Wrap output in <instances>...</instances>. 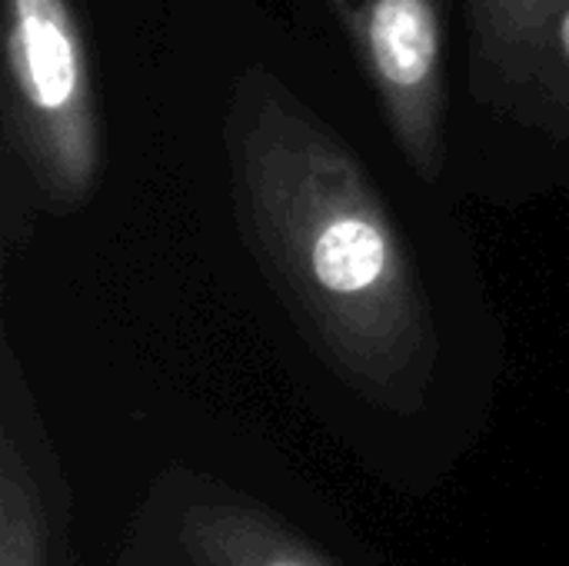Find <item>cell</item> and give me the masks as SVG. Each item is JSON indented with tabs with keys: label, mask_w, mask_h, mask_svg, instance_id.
Instances as JSON below:
<instances>
[{
	"label": "cell",
	"mask_w": 569,
	"mask_h": 566,
	"mask_svg": "<svg viewBox=\"0 0 569 566\" xmlns=\"http://www.w3.org/2000/svg\"><path fill=\"white\" fill-rule=\"evenodd\" d=\"M223 143L237 227L303 340L370 407L423 410L433 310L357 153L267 67L233 80Z\"/></svg>",
	"instance_id": "1"
},
{
	"label": "cell",
	"mask_w": 569,
	"mask_h": 566,
	"mask_svg": "<svg viewBox=\"0 0 569 566\" xmlns=\"http://www.w3.org/2000/svg\"><path fill=\"white\" fill-rule=\"evenodd\" d=\"M10 133L50 203H80L97 177L100 140L87 50L70 0H7Z\"/></svg>",
	"instance_id": "2"
},
{
	"label": "cell",
	"mask_w": 569,
	"mask_h": 566,
	"mask_svg": "<svg viewBox=\"0 0 569 566\" xmlns=\"http://www.w3.org/2000/svg\"><path fill=\"white\" fill-rule=\"evenodd\" d=\"M110 566H350L313 527L223 477L167 470L133 510Z\"/></svg>",
	"instance_id": "3"
},
{
	"label": "cell",
	"mask_w": 569,
	"mask_h": 566,
	"mask_svg": "<svg viewBox=\"0 0 569 566\" xmlns=\"http://www.w3.org/2000/svg\"><path fill=\"white\" fill-rule=\"evenodd\" d=\"M357 50L407 163L433 183L447 140V40L440 0H327Z\"/></svg>",
	"instance_id": "4"
},
{
	"label": "cell",
	"mask_w": 569,
	"mask_h": 566,
	"mask_svg": "<svg viewBox=\"0 0 569 566\" xmlns=\"http://www.w3.org/2000/svg\"><path fill=\"white\" fill-rule=\"evenodd\" d=\"M470 93L550 137H569V0H463Z\"/></svg>",
	"instance_id": "5"
},
{
	"label": "cell",
	"mask_w": 569,
	"mask_h": 566,
	"mask_svg": "<svg viewBox=\"0 0 569 566\" xmlns=\"http://www.w3.org/2000/svg\"><path fill=\"white\" fill-rule=\"evenodd\" d=\"M0 566H77L73 500L17 364H3Z\"/></svg>",
	"instance_id": "6"
}]
</instances>
